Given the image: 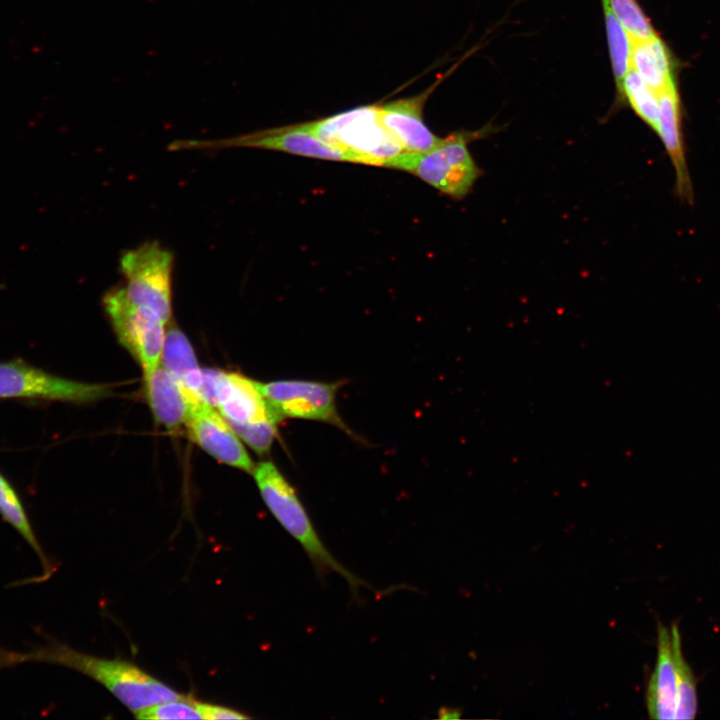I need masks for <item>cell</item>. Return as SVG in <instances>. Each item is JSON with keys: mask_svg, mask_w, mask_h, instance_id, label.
Returning <instances> with one entry per match:
<instances>
[{"mask_svg": "<svg viewBox=\"0 0 720 720\" xmlns=\"http://www.w3.org/2000/svg\"><path fill=\"white\" fill-rule=\"evenodd\" d=\"M438 717L441 719L458 718L459 712H457L455 709H451V708H441L439 710Z\"/></svg>", "mask_w": 720, "mask_h": 720, "instance_id": "cell-26", "label": "cell"}, {"mask_svg": "<svg viewBox=\"0 0 720 720\" xmlns=\"http://www.w3.org/2000/svg\"><path fill=\"white\" fill-rule=\"evenodd\" d=\"M486 132L487 128L478 132L458 131L441 138L429 151L401 152L383 166L411 173L452 199L461 200L481 176L468 144Z\"/></svg>", "mask_w": 720, "mask_h": 720, "instance_id": "cell-3", "label": "cell"}, {"mask_svg": "<svg viewBox=\"0 0 720 720\" xmlns=\"http://www.w3.org/2000/svg\"><path fill=\"white\" fill-rule=\"evenodd\" d=\"M135 717L145 720L201 719L197 701L184 696L141 709Z\"/></svg>", "mask_w": 720, "mask_h": 720, "instance_id": "cell-23", "label": "cell"}, {"mask_svg": "<svg viewBox=\"0 0 720 720\" xmlns=\"http://www.w3.org/2000/svg\"><path fill=\"white\" fill-rule=\"evenodd\" d=\"M0 516L15 529L38 556L42 573L40 576L23 580L22 584H38L48 580L55 568L45 554L30 522L24 504L11 482L0 471Z\"/></svg>", "mask_w": 720, "mask_h": 720, "instance_id": "cell-16", "label": "cell"}, {"mask_svg": "<svg viewBox=\"0 0 720 720\" xmlns=\"http://www.w3.org/2000/svg\"><path fill=\"white\" fill-rule=\"evenodd\" d=\"M29 662L59 665L84 674L134 713L182 696L133 663L92 656L54 639L25 651L0 647V670Z\"/></svg>", "mask_w": 720, "mask_h": 720, "instance_id": "cell-1", "label": "cell"}, {"mask_svg": "<svg viewBox=\"0 0 720 720\" xmlns=\"http://www.w3.org/2000/svg\"><path fill=\"white\" fill-rule=\"evenodd\" d=\"M173 266L174 255L158 241L143 243L120 257L128 297L153 311L165 324L172 315Z\"/></svg>", "mask_w": 720, "mask_h": 720, "instance_id": "cell-5", "label": "cell"}, {"mask_svg": "<svg viewBox=\"0 0 720 720\" xmlns=\"http://www.w3.org/2000/svg\"><path fill=\"white\" fill-rule=\"evenodd\" d=\"M631 40L630 68L657 93L675 86L670 54L655 36L649 40Z\"/></svg>", "mask_w": 720, "mask_h": 720, "instance_id": "cell-17", "label": "cell"}, {"mask_svg": "<svg viewBox=\"0 0 720 720\" xmlns=\"http://www.w3.org/2000/svg\"><path fill=\"white\" fill-rule=\"evenodd\" d=\"M235 147L273 150L318 159L373 165L367 157L323 141L308 131L303 123L254 131L224 139L176 140L169 144L168 150L210 151Z\"/></svg>", "mask_w": 720, "mask_h": 720, "instance_id": "cell-4", "label": "cell"}, {"mask_svg": "<svg viewBox=\"0 0 720 720\" xmlns=\"http://www.w3.org/2000/svg\"><path fill=\"white\" fill-rule=\"evenodd\" d=\"M303 125L323 141L367 157L374 166H383L405 152L380 123L378 105L357 107Z\"/></svg>", "mask_w": 720, "mask_h": 720, "instance_id": "cell-6", "label": "cell"}, {"mask_svg": "<svg viewBox=\"0 0 720 720\" xmlns=\"http://www.w3.org/2000/svg\"><path fill=\"white\" fill-rule=\"evenodd\" d=\"M185 424L190 438L208 454L222 463L253 473L255 465L238 435L211 406L195 400Z\"/></svg>", "mask_w": 720, "mask_h": 720, "instance_id": "cell-11", "label": "cell"}, {"mask_svg": "<svg viewBox=\"0 0 720 720\" xmlns=\"http://www.w3.org/2000/svg\"><path fill=\"white\" fill-rule=\"evenodd\" d=\"M103 305L120 343L139 362L144 374L156 369L166 324L150 309L132 302L123 286L108 290Z\"/></svg>", "mask_w": 720, "mask_h": 720, "instance_id": "cell-7", "label": "cell"}, {"mask_svg": "<svg viewBox=\"0 0 720 720\" xmlns=\"http://www.w3.org/2000/svg\"><path fill=\"white\" fill-rule=\"evenodd\" d=\"M109 392L104 385L63 378L19 358L0 362V399L83 404Z\"/></svg>", "mask_w": 720, "mask_h": 720, "instance_id": "cell-8", "label": "cell"}, {"mask_svg": "<svg viewBox=\"0 0 720 720\" xmlns=\"http://www.w3.org/2000/svg\"><path fill=\"white\" fill-rule=\"evenodd\" d=\"M161 361L162 367L197 398L202 369L189 340L175 325H170L165 331Z\"/></svg>", "mask_w": 720, "mask_h": 720, "instance_id": "cell-18", "label": "cell"}, {"mask_svg": "<svg viewBox=\"0 0 720 720\" xmlns=\"http://www.w3.org/2000/svg\"><path fill=\"white\" fill-rule=\"evenodd\" d=\"M227 423L238 435V437H240V439L244 440L250 448L260 455L269 452L277 435V422L273 420L252 423H236L227 421Z\"/></svg>", "mask_w": 720, "mask_h": 720, "instance_id": "cell-24", "label": "cell"}, {"mask_svg": "<svg viewBox=\"0 0 720 720\" xmlns=\"http://www.w3.org/2000/svg\"><path fill=\"white\" fill-rule=\"evenodd\" d=\"M630 39L649 40L657 34L635 0H607Z\"/></svg>", "mask_w": 720, "mask_h": 720, "instance_id": "cell-22", "label": "cell"}, {"mask_svg": "<svg viewBox=\"0 0 720 720\" xmlns=\"http://www.w3.org/2000/svg\"><path fill=\"white\" fill-rule=\"evenodd\" d=\"M342 382H316L307 380H279L259 383L273 417L299 418L327 422L349 432L336 409V394Z\"/></svg>", "mask_w": 720, "mask_h": 720, "instance_id": "cell-9", "label": "cell"}, {"mask_svg": "<svg viewBox=\"0 0 720 720\" xmlns=\"http://www.w3.org/2000/svg\"><path fill=\"white\" fill-rule=\"evenodd\" d=\"M620 94L628 101L633 111L656 134L659 129L658 94L632 68L626 73Z\"/></svg>", "mask_w": 720, "mask_h": 720, "instance_id": "cell-20", "label": "cell"}, {"mask_svg": "<svg viewBox=\"0 0 720 720\" xmlns=\"http://www.w3.org/2000/svg\"><path fill=\"white\" fill-rule=\"evenodd\" d=\"M670 630L677 682V706L674 719H694L698 706L696 679L691 667L684 659L678 625L673 623Z\"/></svg>", "mask_w": 720, "mask_h": 720, "instance_id": "cell-19", "label": "cell"}, {"mask_svg": "<svg viewBox=\"0 0 720 720\" xmlns=\"http://www.w3.org/2000/svg\"><path fill=\"white\" fill-rule=\"evenodd\" d=\"M646 704L652 719L675 718L677 682L671 630L661 623L657 630V661L648 683Z\"/></svg>", "mask_w": 720, "mask_h": 720, "instance_id": "cell-15", "label": "cell"}, {"mask_svg": "<svg viewBox=\"0 0 720 720\" xmlns=\"http://www.w3.org/2000/svg\"><path fill=\"white\" fill-rule=\"evenodd\" d=\"M197 709L203 720L247 719L249 716L225 706L197 702Z\"/></svg>", "mask_w": 720, "mask_h": 720, "instance_id": "cell-25", "label": "cell"}, {"mask_svg": "<svg viewBox=\"0 0 720 720\" xmlns=\"http://www.w3.org/2000/svg\"><path fill=\"white\" fill-rule=\"evenodd\" d=\"M144 381L146 399L156 421L168 430L186 423L197 398L162 366L145 373Z\"/></svg>", "mask_w": 720, "mask_h": 720, "instance_id": "cell-14", "label": "cell"}, {"mask_svg": "<svg viewBox=\"0 0 720 720\" xmlns=\"http://www.w3.org/2000/svg\"><path fill=\"white\" fill-rule=\"evenodd\" d=\"M604 8L605 25L613 73L618 92L622 81L630 69L631 40L623 26L620 24L607 0H602Z\"/></svg>", "mask_w": 720, "mask_h": 720, "instance_id": "cell-21", "label": "cell"}, {"mask_svg": "<svg viewBox=\"0 0 720 720\" xmlns=\"http://www.w3.org/2000/svg\"><path fill=\"white\" fill-rule=\"evenodd\" d=\"M253 475L265 505L282 528L302 547L317 576L337 573L348 583L354 597L371 586L348 570L326 547L295 488L271 461L255 466Z\"/></svg>", "mask_w": 720, "mask_h": 720, "instance_id": "cell-2", "label": "cell"}, {"mask_svg": "<svg viewBox=\"0 0 720 720\" xmlns=\"http://www.w3.org/2000/svg\"><path fill=\"white\" fill-rule=\"evenodd\" d=\"M431 92L432 87L416 96L378 105L380 123L405 152H426L441 140L423 120L424 104Z\"/></svg>", "mask_w": 720, "mask_h": 720, "instance_id": "cell-12", "label": "cell"}, {"mask_svg": "<svg viewBox=\"0 0 720 720\" xmlns=\"http://www.w3.org/2000/svg\"><path fill=\"white\" fill-rule=\"evenodd\" d=\"M658 97L659 129L657 135L660 137L674 169L675 192L680 201L692 204L694 190L687 165L680 97L676 86L658 94Z\"/></svg>", "mask_w": 720, "mask_h": 720, "instance_id": "cell-13", "label": "cell"}, {"mask_svg": "<svg viewBox=\"0 0 720 720\" xmlns=\"http://www.w3.org/2000/svg\"><path fill=\"white\" fill-rule=\"evenodd\" d=\"M197 398L211 407H217L227 421L278 422L271 414L257 382L237 373L202 369Z\"/></svg>", "mask_w": 720, "mask_h": 720, "instance_id": "cell-10", "label": "cell"}]
</instances>
